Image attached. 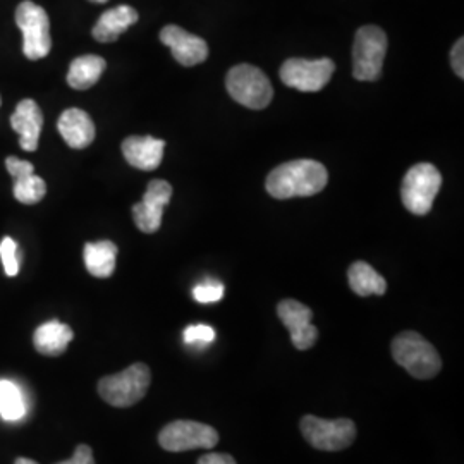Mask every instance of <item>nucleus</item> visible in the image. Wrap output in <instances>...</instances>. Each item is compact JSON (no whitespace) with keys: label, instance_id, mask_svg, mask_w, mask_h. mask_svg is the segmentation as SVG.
<instances>
[{"label":"nucleus","instance_id":"nucleus-1","mask_svg":"<svg viewBox=\"0 0 464 464\" xmlns=\"http://www.w3.org/2000/svg\"><path fill=\"white\" fill-rule=\"evenodd\" d=\"M329 183V172L324 164L299 159L276 167L268 178L266 188L270 197L277 199L314 197L325 189Z\"/></svg>","mask_w":464,"mask_h":464},{"label":"nucleus","instance_id":"nucleus-2","mask_svg":"<svg viewBox=\"0 0 464 464\" xmlns=\"http://www.w3.org/2000/svg\"><path fill=\"white\" fill-rule=\"evenodd\" d=\"M391 349L396 363L418 381H430L439 375L442 368V360L437 349L418 332L399 334L392 341Z\"/></svg>","mask_w":464,"mask_h":464},{"label":"nucleus","instance_id":"nucleus-3","mask_svg":"<svg viewBox=\"0 0 464 464\" xmlns=\"http://www.w3.org/2000/svg\"><path fill=\"white\" fill-rule=\"evenodd\" d=\"M151 373L145 363H134L99 382L100 398L114 408H130L147 396Z\"/></svg>","mask_w":464,"mask_h":464},{"label":"nucleus","instance_id":"nucleus-4","mask_svg":"<svg viewBox=\"0 0 464 464\" xmlns=\"http://www.w3.org/2000/svg\"><path fill=\"white\" fill-rule=\"evenodd\" d=\"M387 53V34L368 24L356 32L353 45V76L358 82H377Z\"/></svg>","mask_w":464,"mask_h":464},{"label":"nucleus","instance_id":"nucleus-5","mask_svg":"<svg viewBox=\"0 0 464 464\" xmlns=\"http://www.w3.org/2000/svg\"><path fill=\"white\" fill-rule=\"evenodd\" d=\"M442 186L439 169L431 164H416L411 167L401 186V199L408 212L415 216H427L433 207V199Z\"/></svg>","mask_w":464,"mask_h":464},{"label":"nucleus","instance_id":"nucleus-6","mask_svg":"<svg viewBox=\"0 0 464 464\" xmlns=\"http://www.w3.org/2000/svg\"><path fill=\"white\" fill-rule=\"evenodd\" d=\"M226 86L232 99L253 111L266 109L274 99V88L266 72L251 64L232 67Z\"/></svg>","mask_w":464,"mask_h":464},{"label":"nucleus","instance_id":"nucleus-7","mask_svg":"<svg viewBox=\"0 0 464 464\" xmlns=\"http://www.w3.org/2000/svg\"><path fill=\"white\" fill-rule=\"evenodd\" d=\"M301 433L312 448L327 452L348 449L356 439V425L348 418L324 420L318 416H303Z\"/></svg>","mask_w":464,"mask_h":464},{"label":"nucleus","instance_id":"nucleus-8","mask_svg":"<svg viewBox=\"0 0 464 464\" xmlns=\"http://www.w3.org/2000/svg\"><path fill=\"white\" fill-rule=\"evenodd\" d=\"M17 28L23 34V52L30 61H38L49 55L52 49L50 21L44 7L24 0L17 5Z\"/></svg>","mask_w":464,"mask_h":464},{"label":"nucleus","instance_id":"nucleus-9","mask_svg":"<svg viewBox=\"0 0 464 464\" xmlns=\"http://www.w3.org/2000/svg\"><path fill=\"white\" fill-rule=\"evenodd\" d=\"M159 444L169 452L214 449L218 444V433L210 425L191 420H178L166 425L159 433Z\"/></svg>","mask_w":464,"mask_h":464},{"label":"nucleus","instance_id":"nucleus-10","mask_svg":"<svg viewBox=\"0 0 464 464\" xmlns=\"http://www.w3.org/2000/svg\"><path fill=\"white\" fill-rule=\"evenodd\" d=\"M335 64L331 59H287L281 67L282 83L298 92H320L331 82Z\"/></svg>","mask_w":464,"mask_h":464},{"label":"nucleus","instance_id":"nucleus-11","mask_svg":"<svg viewBox=\"0 0 464 464\" xmlns=\"http://www.w3.org/2000/svg\"><path fill=\"white\" fill-rule=\"evenodd\" d=\"M277 315L291 334V343L299 351L312 349L318 341V329L312 324L314 312L296 299H284L277 306Z\"/></svg>","mask_w":464,"mask_h":464},{"label":"nucleus","instance_id":"nucleus-12","mask_svg":"<svg viewBox=\"0 0 464 464\" xmlns=\"http://www.w3.org/2000/svg\"><path fill=\"white\" fill-rule=\"evenodd\" d=\"M170 197H172V186L167 181L155 179L149 183L145 197L133 207L136 227L145 234L159 231L162 226L164 208L169 205Z\"/></svg>","mask_w":464,"mask_h":464},{"label":"nucleus","instance_id":"nucleus-13","mask_svg":"<svg viewBox=\"0 0 464 464\" xmlns=\"http://www.w3.org/2000/svg\"><path fill=\"white\" fill-rule=\"evenodd\" d=\"M160 42L170 49L172 57L181 66H197L205 63L208 57L207 42L197 34H188L176 24H169L160 32Z\"/></svg>","mask_w":464,"mask_h":464},{"label":"nucleus","instance_id":"nucleus-14","mask_svg":"<svg viewBox=\"0 0 464 464\" xmlns=\"http://www.w3.org/2000/svg\"><path fill=\"white\" fill-rule=\"evenodd\" d=\"M7 172L16 179L14 181V197L24 205H34L45 197L47 184L34 174L32 162L21 160L17 157H7L5 160Z\"/></svg>","mask_w":464,"mask_h":464},{"label":"nucleus","instance_id":"nucleus-15","mask_svg":"<svg viewBox=\"0 0 464 464\" xmlns=\"http://www.w3.org/2000/svg\"><path fill=\"white\" fill-rule=\"evenodd\" d=\"M166 141L151 136H130L122 141V155L130 166L140 170H155L162 164Z\"/></svg>","mask_w":464,"mask_h":464},{"label":"nucleus","instance_id":"nucleus-16","mask_svg":"<svg viewBox=\"0 0 464 464\" xmlns=\"http://www.w3.org/2000/svg\"><path fill=\"white\" fill-rule=\"evenodd\" d=\"M11 126L19 133V145L24 151L38 149V138L44 128V116L34 100H21L14 114L11 116Z\"/></svg>","mask_w":464,"mask_h":464},{"label":"nucleus","instance_id":"nucleus-17","mask_svg":"<svg viewBox=\"0 0 464 464\" xmlns=\"http://www.w3.org/2000/svg\"><path fill=\"white\" fill-rule=\"evenodd\" d=\"M57 130L61 136L64 138L67 145L71 149L83 150L90 147L95 140V124L92 117L88 116L82 109H67L64 111L59 122Z\"/></svg>","mask_w":464,"mask_h":464},{"label":"nucleus","instance_id":"nucleus-18","mask_svg":"<svg viewBox=\"0 0 464 464\" xmlns=\"http://www.w3.org/2000/svg\"><path fill=\"white\" fill-rule=\"evenodd\" d=\"M138 11L131 5H117L105 11L93 26V38L100 44H112L134 23H138Z\"/></svg>","mask_w":464,"mask_h":464},{"label":"nucleus","instance_id":"nucleus-19","mask_svg":"<svg viewBox=\"0 0 464 464\" xmlns=\"http://www.w3.org/2000/svg\"><path fill=\"white\" fill-rule=\"evenodd\" d=\"M72 337L74 334L69 325L61 324L59 320H50L34 331V349L45 356H59L66 351Z\"/></svg>","mask_w":464,"mask_h":464},{"label":"nucleus","instance_id":"nucleus-20","mask_svg":"<svg viewBox=\"0 0 464 464\" xmlns=\"http://www.w3.org/2000/svg\"><path fill=\"white\" fill-rule=\"evenodd\" d=\"M86 270L99 279H107L116 270L117 246L112 241H97L84 246Z\"/></svg>","mask_w":464,"mask_h":464},{"label":"nucleus","instance_id":"nucleus-21","mask_svg":"<svg viewBox=\"0 0 464 464\" xmlns=\"http://www.w3.org/2000/svg\"><path fill=\"white\" fill-rule=\"evenodd\" d=\"M348 281L353 293L358 296H382L387 291V282L381 274L366 262H354L349 266Z\"/></svg>","mask_w":464,"mask_h":464},{"label":"nucleus","instance_id":"nucleus-22","mask_svg":"<svg viewBox=\"0 0 464 464\" xmlns=\"http://www.w3.org/2000/svg\"><path fill=\"white\" fill-rule=\"evenodd\" d=\"M107 67L105 59L99 55H83L71 63L67 72V84L74 90H88L97 84Z\"/></svg>","mask_w":464,"mask_h":464},{"label":"nucleus","instance_id":"nucleus-23","mask_svg":"<svg viewBox=\"0 0 464 464\" xmlns=\"http://www.w3.org/2000/svg\"><path fill=\"white\" fill-rule=\"evenodd\" d=\"M26 415V402L14 382L0 381V418L5 421H19Z\"/></svg>","mask_w":464,"mask_h":464},{"label":"nucleus","instance_id":"nucleus-24","mask_svg":"<svg viewBox=\"0 0 464 464\" xmlns=\"http://www.w3.org/2000/svg\"><path fill=\"white\" fill-rule=\"evenodd\" d=\"M184 344L191 346L197 351H203L208 348L216 341V331L210 325L205 324H195L186 327L183 334Z\"/></svg>","mask_w":464,"mask_h":464},{"label":"nucleus","instance_id":"nucleus-25","mask_svg":"<svg viewBox=\"0 0 464 464\" xmlns=\"http://www.w3.org/2000/svg\"><path fill=\"white\" fill-rule=\"evenodd\" d=\"M226 293V287L222 282L216 279H207V281L199 282L198 285H195L193 289V298L201 304H210L220 301Z\"/></svg>","mask_w":464,"mask_h":464},{"label":"nucleus","instance_id":"nucleus-26","mask_svg":"<svg viewBox=\"0 0 464 464\" xmlns=\"http://www.w3.org/2000/svg\"><path fill=\"white\" fill-rule=\"evenodd\" d=\"M0 258L4 264V270L9 277H14L19 272V256H17V245L14 239L4 237L0 243Z\"/></svg>","mask_w":464,"mask_h":464},{"label":"nucleus","instance_id":"nucleus-27","mask_svg":"<svg viewBox=\"0 0 464 464\" xmlns=\"http://www.w3.org/2000/svg\"><path fill=\"white\" fill-rule=\"evenodd\" d=\"M464 40L463 38H459L456 44H454V47H452V52H450V64H452V69H454V72L463 80L464 78Z\"/></svg>","mask_w":464,"mask_h":464},{"label":"nucleus","instance_id":"nucleus-28","mask_svg":"<svg viewBox=\"0 0 464 464\" xmlns=\"http://www.w3.org/2000/svg\"><path fill=\"white\" fill-rule=\"evenodd\" d=\"M55 464H95L93 450H92L90 446L82 444V446H78V448H76V450H74V454H72V458H71V459H66V461H61V463Z\"/></svg>","mask_w":464,"mask_h":464},{"label":"nucleus","instance_id":"nucleus-29","mask_svg":"<svg viewBox=\"0 0 464 464\" xmlns=\"http://www.w3.org/2000/svg\"><path fill=\"white\" fill-rule=\"evenodd\" d=\"M198 464H237L231 454H220V452H210L205 454L198 459Z\"/></svg>","mask_w":464,"mask_h":464},{"label":"nucleus","instance_id":"nucleus-30","mask_svg":"<svg viewBox=\"0 0 464 464\" xmlns=\"http://www.w3.org/2000/svg\"><path fill=\"white\" fill-rule=\"evenodd\" d=\"M14 464H38L34 463V459H26V458H17Z\"/></svg>","mask_w":464,"mask_h":464},{"label":"nucleus","instance_id":"nucleus-31","mask_svg":"<svg viewBox=\"0 0 464 464\" xmlns=\"http://www.w3.org/2000/svg\"><path fill=\"white\" fill-rule=\"evenodd\" d=\"M90 2H93V4H105L107 0H90Z\"/></svg>","mask_w":464,"mask_h":464},{"label":"nucleus","instance_id":"nucleus-32","mask_svg":"<svg viewBox=\"0 0 464 464\" xmlns=\"http://www.w3.org/2000/svg\"><path fill=\"white\" fill-rule=\"evenodd\" d=\"M0 105H2V100H0Z\"/></svg>","mask_w":464,"mask_h":464}]
</instances>
